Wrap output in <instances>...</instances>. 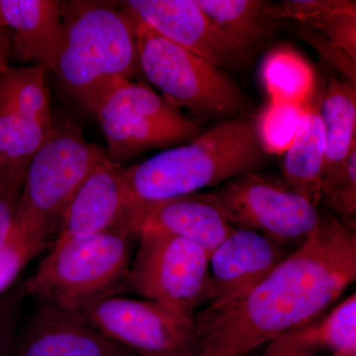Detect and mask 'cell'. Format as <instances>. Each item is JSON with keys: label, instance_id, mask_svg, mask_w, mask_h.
<instances>
[{"label": "cell", "instance_id": "cell-25", "mask_svg": "<svg viewBox=\"0 0 356 356\" xmlns=\"http://www.w3.org/2000/svg\"><path fill=\"white\" fill-rule=\"evenodd\" d=\"M46 245L13 225L8 240L0 250V296L15 285L23 269Z\"/></svg>", "mask_w": 356, "mask_h": 356}, {"label": "cell", "instance_id": "cell-1", "mask_svg": "<svg viewBox=\"0 0 356 356\" xmlns=\"http://www.w3.org/2000/svg\"><path fill=\"white\" fill-rule=\"evenodd\" d=\"M355 280V229L325 214L305 242L248 294L194 314L191 356H245L316 322Z\"/></svg>", "mask_w": 356, "mask_h": 356}, {"label": "cell", "instance_id": "cell-15", "mask_svg": "<svg viewBox=\"0 0 356 356\" xmlns=\"http://www.w3.org/2000/svg\"><path fill=\"white\" fill-rule=\"evenodd\" d=\"M134 228L139 235L140 229H154L180 236L202 248L209 257L235 229L213 191L137 206Z\"/></svg>", "mask_w": 356, "mask_h": 356}, {"label": "cell", "instance_id": "cell-36", "mask_svg": "<svg viewBox=\"0 0 356 356\" xmlns=\"http://www.w3.org/2000/svg\"><path fill=\"white\" fill-rule=\"evenodd\" d=\"M113 356H138L133 355V353H131L130 350H126L124 351V353H119V355H113Z\"/></svg>", "mask_w": 356, "mask_h": 356}, {"label": "cell", "instance_id": "cell-31", "mask_svg": "<svg viewBox=\"0 0 356 356\" xmlns=\"http://www.w3.org/2000/svg\"><path fill=\"white\" fill-rule=\"evenodd\" d=\"M22 186L23 182L7 181L0 187V250L13 228Z\"/></svg>", "mask_w": 356, "mask_h": 356}, {"label": "cell", "instance_id": "cell-13", "mask_svg": "<svg viewBox=\"0 0 356 356\" xmlns=\"http://www.w3.org/2000/svg\"><path fill=\"white\" fill-rule=\"evenodd\" d=\"M288 248L257 232L235 228L210 255L206 306L242 298L290 254Z\"/></svg>", "mask_w": 356, "mask_h": 356}, {"label": "cell", "instance_id": "cell-4", "mask_svg": "<svg viewBox=\"0 0 356 356\" xmlns=\"http://www.w3.org/2000/svg\"><path fill=\"white\" fill-rule=\"evenodd\" d=\"M136 238L131 229L119 228L55 241L50 254L21 283L25 297L79 313L116 295L130 268Z\"/></svg>", "mask_w": 356, "mask_h": 356}, {"label": "cell", "instance_id": "cell-23", "mask_svg": "<svg viewBox=\"0 0 356 356\" xmlns=\"http://www.w3.org/2000/svg\"><path fill=\"white\" fill-rule=\"evenodd\" d=\"M308 105L270 102L264 107L254 120L264 153L276 156L286 153L298 136Z\"/></svg>", "mask_w": 356, "mask_h": 356}, {"label": "cell", "instance_id": "cell-10", "mask_svg": "<svg viewBox=\"0 0 356 356\" xmlns=\"http://www.w3.org/2000/svg\"><path fill=\"white\" fill-rule=\"evenodd\" d=\"M79 314L103 336L140 356H191V316L165 304L112 295Z\"/></svg>", "mask_w": 356, "mask_h": 356}, {"label": "cell", "instance_id": "cell-2", "mask_svg": "<svg viewBox=\"0 0 356 356\" xmlns=\"http://www.w3.org/2000/svg\"><path fill=\"white\" fill-rule=\"evenodd\" d=\"M266 161L254 119H225L184 146L161 152L123 168L122 180L135 206L197 193L245 173L257 172Z\"/></svg>", "mask_w": 356, "mask_h": 356}, {"label": "cell", "instance_id": "cell-7", "mask_svg": "<svg viewBox=\"0 0 356 356\" xmlns=\"http://www.w3.org/2000/svg\"><path fill=\"white\" fill-rule=\"evenodd\" d=\"M108 145L109 159L116 163L136 154L195 139L197 122L156 95L146 84L121 79L91 106Z\"/></svg>", "mask_w": 356, "mask_h": 356}, {"label": "cell", "instance_id": "cell-29", "mask_svg": "<svg viewBox=\"0 0 356 356\" xmlns=\"http://www.w3.org/2000/svg\"><path fill=\"white\" fill-rule=\"evenodd\" d=\"M25 298L21 283L0 296V356H10Z\"/></svg>", "mask_w": 356, "mask_h": 356}, {"label": "cell", "instance_id": "cell-30", "mask_svg": "<svg viewBox=\"0 0 356 356\" xmlns=\"http://www.w3.org/2000/svg\"><path fill=\"white\" fill-rule=\"evenodd\" d=\"M293 33L310 44L316 51L325 58L334 69L346 76V79L355 83L356 81V60L350 58L341 48L332 44L320 33L307 27L305 25L295 23L292 26Z\"/></svg>", "mask_w": 356, "mask_h": 356}, {"label": "cell", "instance_id": "cell-27", "mask_svg": "<svg viewBox=\"0 0 356 356\" xmlns=\"http://www.w3.org/2000/svg\"><path fill=\"white\" fill-rule=\"evenodd\" d=\"M322 201L337 213V219L355 229L356 149L348 156L341 175L322 192Z\"/></svg>", "mask_w": 356, "mask_h": 356}, {"label": "cell", "instance_id": "cell-32", "mask_svg": "<svg viewBox=\"0 0 356 356\" xmlns=\"http://www.w3.org/2000/svg\"><path fill=\"white\" fill-rule=\"evenodd\" d=\"M13 54L11 47V37L9 35L8 28L0 34V76L8 67V62Z\"/></svg>", "mask_w": 356, "mask_h": 356}, {"label": "cell", "instance_id": "cell-26", "mask_svg": "<svg viewBox=\"0 0 356 356\" xmlns=\"http://www.w3.org/2000/svg\"><path fill=\"white\" fill-rule=\"evenodd\" d=\"M305 25L325 37L356 60V3L346 0L337 10L309 21Z\"/></svg>", "mask_w": 356, "mask_h": 356}, {"label": "cell", "instance_id": "cell-16", "mask_svg": "<svg viewBox=\"0 0 356 356\" xmlns=\"http://www.w3.org/2000/svg\"><path fill=\"white\" fill-rule=\"evenodd\" d=\"M0 13L13 31L11 47L17 60L55 72L63 38L62 2L0 0Z\"/></svg>", "mask_w": 356, "mask_h": 356}, {"label": "cell", "instance_id": "cell-6", "mask_svg": "<svg viewBox=\"0 0 356 356\" xmlns=\"http://www.w3.org/2000/svg\"><path fill=\"white\" fill-rule=\"evenodd\" d=\"M133 23L139 67L168 102L202 117L231 119L247 111V96L222 70L147 25Z\"/></svg>", "mask_w": 356, "mask_h": 356}, {"label": "cell", "instance_id": "cell-28", "mask_svg": "<svg viewBox=\"0 0 356 356\" xmlns=\"http://www.w3.org/2000/svg\"><path fill=\"white\" fill-rule=\"evenodd\" d=\"M315 323L297 327L266 343L261 356H316L321 350Z\"/></svg>", "mask_w": 356, "mask_h": 356}, {"label": "cell", "instance_id": "cell-35", "mask_svg": "<svg viewBox=\"0 0 356 356\" xmlns=\"http://www.w3.org/2000/svg\"><path fill=\"white\" fill-rule=\"evenodd\" d=\"M7 29L6 23H4L3 18H2L1 13H0V34Z\"/></svg>", "mask_w": 356, "mask_h": 356}, {"label": "cell", "instance_id": "cell-19", "mask_svg": "<svg viewBox=\"0 0 356 356\" xmlns=\"http://www.w3.org/2000/svg\"><path fill=\"white\" fill-rule=\"evenodd\" d=\"M325 140L318 105H308L296 140L284 154L282 179L314 205L322 201Z\"/></svg>", "mask_w": 356, "mask_h": 356}, {"label": "cell", "instance_id": "cell-8", "mask_svg": "<svg viewBox=\"0 0 356 356\" xmlns=\"http://www.w3.org/2000/svg\"><path fill=\"white\" fill-rule=\"evenodd\" d=\"M209 254L180 236L140 229L122 290L193 317L209 300Z\"/></svg>", "mask_w": 356, "mask_h": 356}, {"label": "cell", "instance_id": "cell-3", "mask_svg": "<svg viewBox=\"0 0 356 356\" xmlns=\"http://www.w3.org/2000/svg\"><path fill=\"white\" fill-rule=\"evenodd\" d=\"M63 38L55 74L88 110L139 67L135 25L109 2H62Z\"/></svg>", "mask_w": 356, "mask_h": 356}, {"label": "cell", "instance_id": "cell-33", "mask_svg": "<svg viewBox=\"0 0 356 356\" xmlns=\"http://www.w3.org/2000/svg\"><path fill=\"white\" fill-rule=\"evenodd\" d=\"M7 182V177L6 172H4L3 165H2L1 161H0V187Z\"/></svg>", "mask_w": 356, "mask_h": 356}, {"label": "cell", "instance_id": "cell-14", "mask_svg": "<svg viewBox=\"0 0 356 356\" xmlns=\"http://www.w3.org/2000/svg\"><path fill=\"white\" fill-rule=\"evenodd\" d=\"M126 350L103 336L79 312L36 303L18 330L10 356H113Z\"/></svg>", "mask_w": 356, "mask_h": 356}, {"label": "cell", "instance_id": "cell-20", "mask_svg": "<svg viewBox=\"0 0 356 356\" xmlns=\"http://www.w3.org/2000/svg\"><path fill=\"white\" fill-rule=\"evenodd\" d=\"M55 127L34 120L0 96V161L7 181H24L28 165Z\"/></svg>", "mask_w": 356, "mask_h": 356}, {"label": "cell", "instance_id": "cell-22", "mask_svg": "<svg viewBox=\"0 0 356 356\" xmlns=\"http://www.w3.org/2000/svg\"><path fill=\"white\" fill-rule=\"evenodd\" d=\"M46 72L37 65L7 67L0 76V96L34 120L53 128Z\"/></svg>", "mask_w": 356, "mask_h": 356}, {"label": "cell", "instance_id": "cell-9", "mask_svg": "<svg viewBox=\"0 0 356 356\" xmlns=\"http://www.w3.org/2000/svg\"><path fill=\"white\" fill-rule=\"evenodd\" d=\"M213 192L234 228L257 232L288 248L305 242L325 215L276 175L245 173Z\"/></svg>", "mask_w": 356, "mask_h": 356}, {"label": "cell", "instance_id": "cell-34", "mask_svg": "<svg viewBox=\"0 0 356 356\" xmlns=\"http://www.w3.org/2000/svg\"><path fill=\"white\" fill-rule=\"evenodd\" d=\"M331 356H356V350L339 351V353H332Z\"/></svg>", "mask_w": 356, "mask_h": 356}, {"label": "cell", "instance_id": "cell-11", "mask_svg": "<svg viewBox=\"0 0 356 356\" xmlns=\"http://www.w3.org/2000/svg\"><path fill=\"white\" fill-rule=\"evenodd\" d=\"M121 7L135 22L147 25L217 69H234L247 60L195 0H126Z\"/></svg>", "mask_w": 356, "mask_h": 356}, {"label": "cell", "instance_id": "cell-18", "mask_svg": "<svg viewBox=\"0 0 356 356\" xmlns=\"http://www.w3.org/2000/svg\"><path fill=\"white\" fill-rule=\"evenodd\" d=\"M215 27L248 60L282 26L275 4L264 0H195Z\"/></svg>", "mask_w": 356, "mask_h": 356}, {"label": "cell", "instance_id": "cell-5", "mask_svg": "<svg viewBox=\"0 0 356 356\" xmlns=\"http://www.w3.org/2000/svg\"><path fill=\"white\" fill-rule=\"evenodd\" d=\"M106 156L99 147L86 142L74 126L55 127L26 170L14 224L48 245L70 199Z\"/></svg>", "mask_w": 356, "mask_h": 356}, {"label": "cell", "instance_id": "cell-24", "mask_svg": "<svg viewBox=\"0 0 356 356\" xmlns=\"http://www.w3.org/2000/svg\"><path fill=\"white\" fill-rule=\"evenodd\" d=\"M316 334L321 350H356V294L337 304L323 320L316 321Z\"/></svg>", "mask_w": 356, "mask_h": 356}, {"label": "cell", "instance_id": "cell-21", "mask_svg": "<svg viewBox=\"0 0 356 356\" xmlns=\"http://www.w3.org/2000/svg\"><path fill=\"white\" fill-rule=\"evenodd\" d=\"M261 77L270 102L306 106L313 95L314 70L291 49L271 51L262 65Z\"/></svg>", "mask_w": 356, "mask_h": 356}, {"label": "cell", "instance_id": "cell-17", "mask_svg": "<svg viewBox=\"0 0 356 356\" xmlns=\"http://www.w3.org/2000/svg\"><path fill=\"white\" fill-rule=\"evenodd\" d=\"M325 130V154L322 192L343 172L356 149L355 83L332 76L318 103Z\"/></svg>", "mask_w": 356, "mask_h": 356}, {"label": "cell", "instance_id": "cell-12", "mask_svg": "<svg viewBox=\"0 0 356 356\" xmlns=\"http://www.w3.org/2000/svg\"><path fill=\"white\" fill-rule=\"evenodd\" d=\"M120 168L106 156L91 170L63 212L55 241L119 228L134 232L136 206L126 191Z\"/></svg>", "mask_w": 356, "mask_h": 356}]
</instances>
